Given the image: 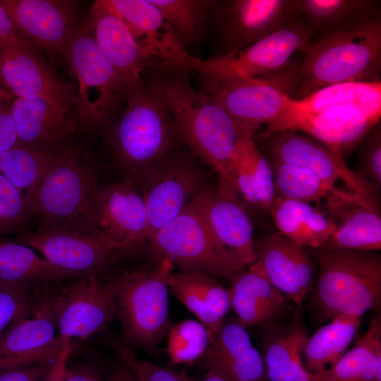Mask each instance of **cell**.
I'll return each mask as SVG.
<instances>
[{"label":"cell","mask_w":381,"mask_h":381,"mask_svg":"<svg viewBox=\"0 0 381 381\" xmlns=\"http://www.w3.org/2000/svg\"><path fill=\"white\" fill-rule=\"evenodd\" d=\"M150 82L170 111L181 139L217 174L219 190L238 198L234 186L233 157L243 134L221 104L196 90L188 71L166 65Z\"/></svg>","instance_id":"obj_1"},{"label":"cell","mask_w":381,"mask_h":381,"mask_svg":"<svg viewBox=\"0 0 381 381\" xmlns=\"http://www.w3.org/2000/svg\"><path fill=\"white\" fill-rule=\"evenodd\" d=\"M127 107L109 143L117 165L138 186L175 152L181 140L167 106L149 83L125 96Z\"/></svg>","instance_id":"obj_2"},{"label":"cell","mask_w":381,"mask_h":381,"mask_svg":"<svg viewBox=\"0 0 381 381\" xmlns=\"http://www.w3.org/2000/svg\"><path fill=\"white\" fill-rule=\"evenodd\" d=\"M297 85L301 99L323 87L351 82H380L381 20L363 27L320 35L301 50Z\"/></svg>","instance_id":"obj_3"},{"label":"cell","mask_w":381,"mask_h":381,"mask_svg":"<svg viewBox=\"0 0 381 381\" xmlns=\"http://www.w3.org/2000/svg\"><path fill=\"white\" fill-rule=\"evenodd\" d=\"M174 268L171 259L164 256L150 265L119 273V339L128 346L154 354L167 336L173 324L169 279Z\"/></svg>","instance_id":"obj_4"},{"label":"cell","mask_w":381,"mask_h":381,"mask_svg":"<svg viewBox=\"0 0 381 381\" xmlns=\"http://www.w3.org/2000/svg\"><path fill=\"white\" fill-rule=\"evenodd\" d=\"M320 272L315 298L325 320L361 317L381 306V257L375 251L316 249Z\"/></svg>","instance_id":"obj_5"},{"label":"cell","mask_w":381,"mask_h":381,"mask_svg":"<svg viewBox=\"0 0 381 381\" xmlns=\"http://www.w3.org/2000/svg\"><path fill=\"white\" fill-rule=\"evenodd\" d=\"M313 33L300 16L284 28L246 48L207 59L190 55L181 41L171 49L167 65L198 73L202 78L222 80L263 76L286 65L301 51Z\"/></svg>","instance_id":"obj_6"},{"label":"cell","mask_w":381,"mask_h":381,"mask_svg":"<svg viewBox=\"0 0 381 381\" xmlns=\"http://www.w3.org/2000/svg\"><path fill=\"white\" fill-rule=\"evenodd\" d=\"M99 184L93 162L71 143L59 152L44 179L26 195L32 217L41 218L42 225L95 232L86 225L83 215L89 197Z\"/></svg>","instance_id":"obj_7"},{"label":"cell","mask_w":381,"mask_h":381,"mask_svg":"<svg viewBox=\"0 0 381 381\" xmlns=\"http://www.w3.org/2000/svg\"><path fill=\"white\" fill-rule=\"evenodd\" d=\"M298 78V66L289 64L260 77L202 78V90L221 104L243 137L254 138L262 125H269L283 111L294 92Z\"/></svg>","instance_id":"obj_8"},{"label":"cell","mask_w":381,"mask_h":381,"mask_svg":"<svg viewBox=\"0 0 381 381\" xmlns=\"http://www.w3.org/2000/svg\"><path fill=\"white\" fill-rule=\"evenodd\" d=\"M147 246L155 260L167 256L180 272L230 279L243 270L218 245L191 202L177 217L155 231Z\"/></svg>","instance_id":"obj_9"},{"label":"cell","mask_w":381,"mask_h":381,"mask_svg":"<svg viewBox=\"0 0 381 381\" xmlns=\"http://www.w3.org/2000/svg\"><path fill=\"white\" fill-rule=\"evenodd\" d=\"M64 56L78 82L77 95L82 105V127L95 131L109 119L123 87L113 66L98 47L87 24L78 25L64 49Z\"/></svg>","instance_id":"obj_10"},{"label":"cell","mask_w":381,"mask_h":381,"mask_svg":"<svg viewBox=\"0 0 381 381\" xmlns=\"http://www.w3.org/2000/svg\"><path fill=\"white\" fill-rule=\"evenodd\" d=\"M119 274L86 275L56 285L53 312L60 335L85 339L104 330L117 314Z\"/></svg>","instance_id":"obj_11"},{"label":"cell","mask_w":381,"mask_h":381,"mask_svg":"<svg viewBox=\"0 0 381 381\" xmlns=\"http://www.w3.org/2000/svg\"><path fill=\"white\" fill-rule=\"evenodd\" d=\"M83 219L90 229L127 252L147 246L150 238L141 192L128 179L96 186L89 197Z\"/></svg>","instance_id":"obj_12"},{"label":"cell","mask_w":381,"mask_h":381,"mask_svg":"<svg viewBox=\"0 0 381 381\" xmlns=\"http://www.w3.org/2000/svg\"><path fill=\"white\" fill-rule=\"evenodd\" d=\"M15 240L37 250L56 267L83 276L106 274L118 255L127 252L99 234L68 226L42 225Z\"/></svg>","instance_id":"obj_13"},{"label":"cell","mask_w":381,"mask_h":381,"mask_svg":"<svg viewBox=\"0 0 381 381\" xmlns=\"http://www.w3.org/2000/svg\"><path fill=\"white\" fill-rule=\"evenodd\" d=\"M52 286L33 294L24 312L0 335V356L23 365L52 363L65 337L55 336Z\"/></svg>","instance_id":"obj_14"},{"label":"cell","mask_w":381,"mask_h":381,"mask_svg":"<svg viewBox=\"0 0 381 381\" xmlns=\"http://www.w3.org/2000/svg\"><path fill=\"white\" fill-rule=\"evenodd\" d=\"M261 140L274 160L306 170L334 185L341 181L349 191L378 207V188L350 169L344 158L325 145L289 130L273 133Z\"/></svg>","instance_id":"obj_15"},{"label":"cell","mask_w":381,"mask_h":381,"mask_svg":"<svg viewBox=\"0 0 381 381\" xmlns=\"http://www.w3.org/2000/svg\"><path fill=\"white\" fill-rule=\"evenodd\" d=\"M205 185L203 171L194 159L176 152L145 178L138 187L146 207L150 237L177 217Z\"/></svg>","instance_id":"obj_16"},{"label":"cell","mask_w":381,"mask_h":381,"mask_svg":"<svg viewBox=\"0 0 381 381\" xmlns=\"http://www.w3.org/2000/svg\"><path fill=\"white\" fill-rule=\"evenodd\" d=\"M292 0L218 1L213 21L224 54L246 48L299 18Z\"/></svg>","instance_id":"obj_17"},{"label":"cell","mask_w":381,"mask_h":381,"mask_svg":"<svg viewBox=\"0 0 381 381\" xmlns=\"http://www.w3.org/2000/svg\"><path fill=\"white\" fill-rule=\"evenodd\" d=\"M380 121L352 107H335L315 112L283 110L260 133L258 139L281 131L305 132L320 140L337 156L353 150L368 131Z\"/></svg>","instance_id":"obj_18"},{"label":"cell","mask_w":381,"mask_h":381,"mask_svg":"<svg viewBox=\"0 0 381 381\" xmlns=\"http://www.w3.org/2000/svg\"><path fill=\"white\" fill-rule=\"evenodd\" d=\"M0 75L16 98L40 97L74 111L82 126L83 109L72 85L59 80L35 49L0 47Z\"/></svg>","instance_id":"obj_19"},{"label":"cell","mask_w":381,"mask_h":381,"mask_svg":"<svg viewBox=\"0 0 381 381\" xmlns=\"http://www.w3.org/2000/svg\"><path fill=\"white\" fill-rule=\"evenodd\" d=\"M87 25L98 47L116 71L126 95L142 86L141 75L150 58L107 0L95 1Z\"/></svg>","instance_id":"obj_20"},{"label":"cell","mask_w":381,"mask_h":381,"mask_svg":"<svg viewBox=\"0 0 381 381\" xmlns=\"http://www.w3.org/2000/svg\"><path fill=\"white\" fill-rule=\"evenodd\" d=\"M190 202L218 245L241 269L255 262L253 225L238 198L205 185Z\"/></svg>","instance_id":"obj_21"},{"label":"cell","mask_w":381,"mask_h":381,"mask_svg":"<svg viewBox=\"0 0 381 381\" xmlns=\"http://www.w3.org/2000/svg\"><path fill=\"white\" fill-rule=\"evenodd\" d=\"M255 260L270 283L301 307L314 282V268L305 247L280 233L254 241Z\"/></svg>","instance_id":"obj_22"},{"label":"cell","mask_w":381,"mask_h":381,"mask_svg":"<svg viewBox=\"0 0 381 381\" xmlns=\"http://www.w3.org/2000/svg\"><path fill=\"white\" fill-rule=\"evenodd\" d=\"M18 142L59 151L73 143L82 128L70 109L40 97L16 98L11 106Z\"/></svg>","instance_id":"obj_23"},{"label":"cell","mask_w":381,"mask_h":381,"mask_svg":"<svg viewBox=\"0 0 381 381\" xmlns=\"http://www.w3.org/2000/svg\"><path fill=\"white\" fill-rule=\"evenodd\" d=\"M0 3L25 37L51 52L62 54L78 26L72 1L0 0Z\"/></svg>","instance_id":"obj_24"},{"label":"cell","mask_w":381,"mask_h":381,"mask_svg":"<svg viewBox=\"0 0 381 381\" xmlns=\"http://www.w3.org/2000/svg\"><path fill=\"white\" fill-rule=\"evenodd\" d=\"M207 367L223 374L229 381H267L261 352L238 320L224 322L212 335L205 356Z\"/></svg>","instance_id":"obj_25"},{"label":"cell","mask_w":381,"mask_h":381,"mask_svg":"<svg viewBox=\"0 0 381 381\" xmlns=\"http://www.w3.org/2000/svg\"><path fill=\"white\" fill-rule=\"evenodd\" d=\"M83 276L56 267L29 246L0 241V286L32 295Z\"/></svg>","instance_id":"obj_26"},{"label":"cell","mask_w":381,"mask_h":381,"mask_svg":"<svg viewBox=\"0 0 381 381\" xmlns=\"http://www.w3.org/2000/svg\"><path fill=\"white\" fill-rule=\"evenodd\" d=\"M229 281L231 307L241 323L246 327L274 323L285 305V296L270 283L258 263L236 273Z\"/></svg>","instance_id":"obj_27"},{"label":"cell","mask_w":381,"mask_h":381,"mask_svg":"<svg viewBox=\"0 0 381 381\" xmlns=\"http://www.w3.org/2000/svg\"><path fill=\"white\" fill-rule=\"evenodd\" d=\"M262 356L269 381H320L303 366L301 350L309 331L298 315L286 324L262 327Z\"/></svg>","instance_id":"obj_28"},{"label":"cell","mask_w":381,"mask_h":381,"mask_svg":"<svg viewBox=\"0 0 381 381\" xmlns=\"http://www.w3.org/2000/svg\"><path fill=\"white\" fill-rule=\"evenodd\" d=\"M320 208L337 222V227L319 249H381V217L378 209L362 202L344 199L332 200Z\"/></svg>","instance_id":"obj_29"},{"label":"cell","mask_w":381,"mask_h":381,"mask_svg":"<svg viewBox=\"0 0 381 381\" xmlns=\"http://www.w3.org/2000/svg\"><path fill=\"white\" fill-rule=\"evenodd\" d=\"M169 289L212 336L222 327L231 308L229 289L217 278L207 274L173 272Z\"/></svg>","instance_id":"obj_30"},{"label":"cell","mask_w":381,"mask_h":381,"mask_svg":"<svg viewBox=\"0 0 381 381\" xmlns=\"http://www.w3.org/2000/svg\"><path fill=\"white\" fill-rule=\"evenodd\" d=\"M313 35L353 30L380 20L377 0H292Z\"/></svg>","instance_id":"obj_31"},{"label":"cell","mask_w":381,"mask_h":381,"mask_svg":"<svg viewBox=\"0 0 381 381\" xmlns=\"http://www.w3.org/2000/svg\"><path fill=\"white\" fill-rule=\"evenodd\" d=\"M269 212L279 233L303 247L319 249L331 237L337 222L319 207L276 196Z\"/></svg>","instance_id":"obj_32"},{"label":"cell","mask_w":381,"mask_h":381,"mask_svg":"<svg viewBox=\"0 0 381 381\" xmlns=\"http://www.w3.org/2000/svg\"><path fill=\"white\" fill-rule=\"evenodd\" d=\"M232 174L236 195L269 212L276 198L273 171L253 138L239 140L233 157Z\"/></svg>","instance_id":"obj_33"},{"label":"cell","mask_w":381,"mask_h":381,"mask_svg":"<svg viewBox=\"0 0 381 381\" xmlns=\"http://www.w3.org/2000/svg\"><path fill=\"white\" fill-rule=\"evenodd\" d=\"M361 317L338 315L306 340L300 352L305 368L318 377L327 374L347 351Z\"/></svg>","instance_id":"obj_34"},{"label":"cell","mask_w":381,"mask_h":381,"mask_svg":"<svg viewBox=\"0 0 381 381\" xmlns=\"http://www.w3.org/2000/svg\"><path fill=\"white\" fill-rule=\"evenodd\" d=\"M345 106L380 118L381 82L339 83L316 90L301 99L289 97L283 110L311 113Z\"/></svg>","instance_id":"obj_35"},{"label":"cell","mask_w":381,"mask_h":381,"mask_svg":"<svg viewBox=\"0 0 381 381\" xmlns=\"http://www.w3.org/2000/svg\"><path fill=\"white\" fill-rule=\"evenodd\" d=\"M271 166L276 196L301 200L320 208L336 199L357 200L378 208L359 195L338 188L306 170L274 159Z\"/></svg>","instance_id":"obj_36"},{"label":"cell","mask_w":381,"mask_h":381,"mask_svg":"<svg viewBox=\"0 0 381 381\" xmlns=\"http://www.w3.org/2000/svg\"><path fill=\"white\" fill-rule=\"evenodd\" d=\"M320 381H381V317L370 320L356 344L346 351Z\"/></svg>","instance_id":"obj_37"},{"label":"cell","mask_w":381,"mask_h":381,"mask_svg":"<svg viewBox=\"0 0 381 381\" xmlns=\"http://www.w3.org/2000/svg\"><path fill=\"white\" fill-rule=\"evenodd\" d=\"M130 29L147 56L161 59L165 40L171 30L150 0H107Z\"/></svg>","instance_id":"obj_38"},{"label":"cell","mask_w":381,"mask_h":381,"mask_svg":"<svg viewBox=\"0 0 381 381\" xmlns=\"http://www.w3.org/2000/svg\"><path fill=\"white\" fill-rule=\"evenodd\" d=\"M59 151L18 142L0 159V173L28 195L44 179Z\"/></svg>","instance_id":"obj_39"},{"label":"cell","mask_w":381,"mask_h":381,"mask_svg":"<svg viewBox=\"0 0 381 381\" xmlns=\"http://www.w3.org/2000/svg\"><path fill=\"white\" fill-rule=\"evenodd\" d=\"M185 46L199 39L214 14L218 1L210 0H150Z\"/></svg>","instance_id":"obj_40"},{"label":"cell","mask_w":381,"mask_h":381,"mask_svg":"<svg viewBox=\"0 0 381 381\" xmlns=\"http://www.w3.org/2000/svg\"><path fill=\"white\" fill-rule=\"evenodd\" d=\"M167 337V350L171 361L190 364L205 358L212 336L200 322L187 319L173 323Z\"/></svg>","instance_id":"obj_41"},{"label":"cell","mask_w":381,"mask_h":381,"mask_svg":"<svg viewBox=\"0 0 381 381\" xmlns=\"http://www.w3.org/2000/svg\"><path fill=\"white\" fill-rule=\"evenodd\" d=\"M31 217L25 194L0 173V236L28 231Z\"/></svg>","instance_id":"obj_42"},{"label":"cell","mask_w":381,"mask_h":381,"mask_svg":"<svg viewBox=\"0 0 381 381\" xmlns=\"http://www.w3.org/2000/svg\"><path fill=\"white\" fill-rule=\"evenodd\" d=\"M107 344L138 377L140 381H192V378L176 371L139 358L132 348L108 333Z\"/></svg>","instance_id":"obj_43"},{"label":"cell","mask_w":381,"mask_h":381,"mask_svg":"<svg viewBox=\"0 0 381 381\" xmlns=\"http://www.w3.org/2000/svg\"><path fill=\"white\" fill-rule=\"evenodd\" d=\"M358 145V169L356 172L379 188L381 186L380 121L368 131Z\"/></svg>","instance_id":"obj_44"},{"label":"cell","mask_w":381,"mask_h":381,"mask_svg":"<svg viewBox=\"0 0 381 381\" xmlns=\"http://www.w3.org/2000/svg\"><path fill=\"white\" fill-rule=\"evenodd\" d=\"M32 295L0 286V335L27 308Z\"/></svg>","instance_id":"obj_45"},{"label":"cell","mask_w":381,"mask_h":381,"mask_svg":"<svg viewBox=\"0 0 381 381\" xmlns=\"http://www.w3.org/2000/svg\"><path fill=\"white\" fill-rule=\"evenodd\" d=\"M0 47L35 49V45L17 29L0 3Z\"/></svg>","instance_id":"obj_46"},{"label":"cell","mask_w":381,"mask_h":381,"mask_svg":"<svg viewBox=\"0 0 381 381\" xmlns=\"http://www.w3.org/2000/svg\"><path fill=\"white\" fill-rule=\"evenodd\" d=\"M18 143L14 119L4 102L0 104V159Z\"/></svg>","instance_id":"obj_47"},{"label":"cell","mask_w":381,"mask_h":381,"mask_svg":"<svg viewBox=\"0 0 381 381\" xmlns=\"http://www.w3.org/2000/svg\"><path fill=\"white\" fill-rule=\"evenodd\" d=\"M52 363L20 365L0 373V381H40Z\"/></svg>","instance_id":"obj_48"},{"label":"cell","mask_w":381,"mask_h":381,"mask_svg":"<svg viewBox=\"0 0 381 381\" xmlns=\"http://www.w3.org/2000/svg\"><path fill=\"white\" fill-rule=\"evenodd\" d=\"M65 381H104L99 367L92 361L68 363Z\"/></svg>","instance_id":"obj_49"},{"label":"cell","mask_w":381,"mask_h":381,"mask_svg":"<svg viewBox=\"0 0 381 381\" xmlns=\"http://www.w3.org/2000/svg\"><path fill=\"white\" fill-rule=\"evenodd\" d=\"M65 337L64 344L59 356L40 381H65L66 367L74 346L72 339Z\"/></svg>","instance_id":"obj_50"},{"label":"cell","mask_w":381,"mask_h":381,"mask_svg":"<svg viewBox=\"0 0 381 381\" xmlns=\"http://www.w3.org/2000/svg\"><path fill=\"white\" fill-rule=\"evenodd\" d=\"M104 381H140L135 373L121 361Z\"/></svg>","instance_id":"obj_51"},{"label":"cell","mask_w":381,"mask_h":381,"mask_svg":"<svg viewBox=\"0 0 381 381\" xmlns=\"http://www.w3.org/2000/svg\"><path fill=\"white\" fill-rule=\"evenodd\" d=\"M192 381H229L225 376L214 368H209L207 373L201 380L192 379Z\"/></svg>","instance_id":"obj_52"},{"label":"cell","mask_w":381,"mask_h":381,"mask_svg":"<svg viewBox=\"0 0 381 381\" xmlns=\"http://www.w3.org/2000/svg\"><path fill=\"white\" fill-rule=\"evenodd\" d=\"M20 365H23V364L11 360L5 359L0 356V373Z\"/></svg>","instance_id":"obj_53"},{"label":"cell","mask_w":381,"mask_h":381,"mask_svg":"<svg viewBox=\"0 0 381 381\" xmlns=\"http://www.w3.org/2000/svg\"><path fill=\"white\" fill-rule=\"evenodd\" d=\"M12 95L2 86L1 78H0V104L5 100L10 99Z\"/></svg>","instance_id":"obj_54"},{"label":"cell","mask_w":381,"mask_h":381,"mask_svg":"<svg viewBox=\"0 0 381 381\" xmlns=\"http://www.w3.org/2000/svg\"><path fill=\"white\" fill-rule=\"evenodd\" d=\"M0 78H1V75H0Z\"/></svg>","instance_id":"obj_55"}]
</instances>
